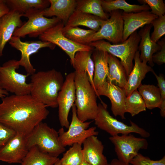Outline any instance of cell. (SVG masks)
Segmentation results:
<instances>
[{"instance_id":"obj_1","label":"cell","mask_w":165,"mask_h":165,"mask_svg":"<svg viewBox=\"0 0 165 165\" xmlns=\"http://www.w3.org/2000/svg\"><path fill=\"white\" fill-rule=\"evenodd\" d=\"M47 107L30 94L8 95L0 103V123L26 136L47 118Z\"/></svg>"},{"instance_id":"obj_2","label":"cell","mask_w":165,"mask_h":165,"mask_svg":"<svg viewBox=\"0 0 165 165\" xmlns=\"http://www.w3.org/2000/svg\"><path fill=\"white\" fill-rule=\"evenodd\" d=\"M30 94L39 102L52 108L57 107V99L64 80L61 73L54 69L31 75Z\"/></svg>"},{"instance_id":"obj_3","label":"cell","mask_w":165,"mask_h":165,"mask_svg":"<svg viewBox=\"0 0 165 165\" xmlns=\"http://www.w3.org/2000/svg\"><path fill=\"white\" fill-rule=\"evenodd\" d=\"M75 72L76 99L74 103L78 118L82 122L94 120L98 112L96 92L85 72Z\"/></svg>"},{"instance_id":"obj_4","label":"cell","mask_w":165,"mask_h":165,"mask_svg":"<svg viewBox=\"0 0 165 165\" xmlns=\"http://www.w3.org/2000/svg\"><path fill=\"white\" fill-rule=\"evenodd\" d=\"M26 141L28 149L36 146L41 152L55 157L66 150L61 143L58 132L42 122L26 136Z\"/></svg>"},{"instance_id":"obj_5","label":"cell","mask_w":165,"mask_h":165,"mask_svg":"<svg viewBox=\"0 0 165 165\" xmlns=\"http://www.w3.org/2000/svg\"><path fill=\"white\" fill-rule=\"evenodd\" d=\"M140 39L136 31L126 41L119 44H113L101 40L90 42L87 45L96 49L106 51L119 58L128 77L134 66L133 61L136 53L138 50Z\"/></svg>"},{"instance_id":"obj_6","label":"cell","mask_w":165,"mask_h":165,"mask_svg":"<svg viewBox=\"0 0 165 165\" xmlns=\"http://www.w3.org/2000/svg\"><path fill=\"white\" fill-rule=\"evenodd\" d=\"M98 106L97 114L94 120L95 124L111 136L135 133L144 138L150 137L149 132L132 121H130V125H128L114 118L108 111L107 105L103 101Z\"/></svg>"},{"instance_id":"obj_7","label":"cell","mask_w":165,"mask_h":165,"mask_svg":"<svg viewBox=\"0 0 165 165\" xmlns=\"http://www.w3.org/2000/svg\"><path fill=\"white\" fill-rule=\"evenodd\" d=\"M20 66L18 61L15 59L9 60L0 66V87L17 95L30 94L31 85L27 82L30 75L17 72L16 70Z\"/></svg>"},{"instance_id":"obj_8","label":"cell","mask_w":165,"mask_h":165,"mask_svg":"<svg viewBox=\"0 0 165 165\" xmlns=\"http://www.w3.org/2000/svg\"><path fill=\"white\" fill-rule=\"evenodd\" d=\"M43 9H33L23 14L28 21L15 30L13 36L24 38L27 35L30 37H38L49 29L61 21L56 17L48 18L43 15Z\"/></svg>"},{"instance_id":"obj_9","label":"cell","mask_w":165,"mask_h":165,"mask_svg":"<svg viewBox=\"0 0 165 165\" xmlns=\"http://www.w3.org/2000/svg\"><path fill=\"white\" fill-rule=\"evenodd\" d=\"M72 108V119L68 130L65 131L62 127L58 131L61 143L64 147L75 143L82 145L88 138L98 134V132L96 130V127L88 128L92 121L84 122L78 118L75 104Z\"/></svg>"},{"instance_id":"obj_10","label":"cell","mask_w":165,"mask_h":165,"mask_svg":"<svg viewBox=\"0 0 165 165\" xmlns=\"http://www.w3.org/2000/svg\"><path fill=\"white\" fill-rule=\"evenodd\" d=\"M109 140L114 146L117 159L126 163H130L140 150L148 147L145 138L136 137L131 134L111 136Z\"/></svg>"},{"instance_id":"obj_11","label":"cell","mask_w":165,"mask_h":165,"mask_svg":"<svg viewBox=\"0 0 165 165\" xmlns=\"http://www.w3.org/2000/svg\"><path fill=\"white\" fill-rule=\"evenodd\" d=\"M121 10H116L110 13L109 17L105 20L100 29L85 41L84 44L97 41L106 39L113 44L123 42V21Z\"/></svg>"},{"instance_id":"obj_12","label":"cell","mask_w":165,"mask_h":165,"mask_svg":"<svg viewBox=\"0 0 165 165\" xmlns=\"http://www.w3.org/2000/svg\"><path fill=\"white\" fill-rule=\"evenodd\" d=\"M64 26V24L61 21L40 35L38 38L41 41L49 42L59 46L69 57L72 65L76 52L92 50L93 48L87 45L75 42L66 38L62 32Z\"/></svg>"},{"instance_id":"obj_13","label":"cell","mask_w":165,"mask_h":165,"mask_svg":"<svg viewBox=\"0 0 165 165\" xmlns=\"http://www.w3.org/2000/svg\"><path fill=\"white\" fill-rule=\"evenodd\" d=\"M75 76V72L67 75L57 99L60 125L67 128H68L70 124L68 119L69 112L76 99Z\"/></svg>"},{"instance_id":"obj_14","label":"cell","mask_w":165,"mask_h":165,"mask_svg":"<svg viewBox=\"0 0 165 165\" xmlns=\"http://www.w3.org/2000/svg\"><path fill=\"white\" fill-rule=\"evenodd\" d=\"M8 42L12 47L20 52L21 57L18 61V64L30 75L36 72V69L30 61L31 56L37 53L41 49L48 47L53 50L56 46L50 42L40 40L24 42L21 40L20 38L14 36L12 37Z\"/></svg>"},{"instance_id":"obj_15","label":"cell","mask_w":165,"mask_h":165,"mask_svg":"<svg viewBox=\"0 0 165 165\" xmlns=\"http://www.w3.org/2000/svg\"><path fill=\"white\" fill-rule=\"evenodd\" d=\"M26 136L17 133L0 148V161L8 163H20L28 152Z\"/></svg>"},{"instance_id":"obj_16","label":"cell","mask_w":165,"mask_h":165,"mask_svg":"<svg viewBox=\"0 0 165 165\" xmlns=\"http://www.w3.org/2000/svg\"><path fill=\"white\" fill-rule=\"evenodd\" d=\"M97 97L104 96L110 99L111 110L115 116H120L126 119L125 100L126 97L123 89L106 81L103 85L96 90Z\"/></svg>"},{"instance_id":"obj_17","label":"cell","mask_w":165,"mask_h":165,"mask_svg":"<svg viewBox=\"0 0 165 165\" xmlns=\"http://www.w3.org/2000/svg\"><path fill=\"white\" fill-rule=\"evenodd\" d=\"M122 17L123 21V42L138 29L151 24L158 16L149 10H146L138 13L123 12Z\"/></svg>"},{"instance_id":"obj_18","label":"cell","mask_w":165,"mask_h":165,"mask_svg":"<svg viewBox=\"0 0 165 165\" xmlns=\"http://www.w3.org/2000/svg\"><path fill=\"white\" fill-rule=\"evenodd\" d=\"M23 14L15 10H10L0 18V57L6 43L9 42L16 29L23 24L21 18Z\"/></svg>"},{"instance_id":"obj_19","label":"cell","mask_w":165,"mask_h":165,"mask_svg":"<svg viewBox=\"0 0 165 165\" xmlns=\"http://www.w3.org/2000/svg\"><path fill=\"white\" fill-rule=\"evenodd\" d=\"M82 145L84 160L92 165H107L108 163L103 154L104 145L97 136L88 138Z\"/></svg>"},{"instance_id":"obj_20","label":"cell","mask_w":165,"mask_h":165,"mask_svg":"<svg viewBox=\"0 0 165 165\" xmlns=\"http://www.w3.org/2000/svg\"><path fill=\"white\" fill-rule=\"evenodd\" d=\"M152 27L151 24L146 25L138 32L141 38L138 47V51L141 52L140 59L143 62L148 63L152 67L154 65L152 56L161 49L160 45L153 42L151 38L150 31Z\"/></svg>"},{"instance_id":"obj_21","label":"cell","mask_w":165,"mask_h":165,"mask_svg":"<svg viewBox=\"0 0 165 165\" xmlns=\"http://www.w3.org/2000/svg\"><path fill=\"white\" fill-rule=\"evenodd\" d=\"M134 60V64L127 77L126 86L123 89L126 97L137 90L147 73L154 71L152 67L141 61L138 50L136 53Z\"/></svg>"},{"instance_id":"obj_22","label":"cell","mask_w":165,"mask_h":165,"mask_svg":"<svg viewBox=\"0 0 165 165\" xmlns=\"http://www.w3.org/2000/svg\"><path fill=\"white\" fill-rule=\"evenodd\" d=\"M50 6L43 10L46 17L55 16L65 25L75 10L76 0H48Z\"/></svg>"},{"instance_id":"obj_23","label":"cell","mask_w":165,"mask_h":165,"mask_svg":"<svg viewBox=\"0 0 165 165\" xmlns=\"http://www.w3.org/2000/svg\"><path fill=\"white\" fill-rule=\"evenodd\" d=\"M94 50L93 52V60L94 64L93 83L96 90L106 81L109 72L108 62V53L95 49Z\"/></svg>"},{"instance_id":"obj_24","label":"cell","mask_w":165,"mask_h":165,"mask_svg":"<svg viewBox=\"0 0 165 165\" xmlns=\"http://www.w3.org/2000/svg\"><path fill=\"white\" fill-rule=\"evenodd\" d=\"M105 20L96 16L75 10L64 26L67 27L84 26L97 32L100 29Z\"/></svg>"},{"instance_id":"obj_25","label":"cell","mask_w":165,"mask_h":165,"mask_svg":"<svg viewBox=\"0 0 165 165\" xmlns=\"http://www.w3.org/2000/svg\"><path fill=\"white\" fill-rule=\"evenodd\" d=\"M108 62L109 72L106 81L124 89L127 77L120 61L117 57L108 53Z\"/></svg>"},{"instance_id":"obj_26","label":"cell","mask_w":165,"mask_h":165,"mask_svg":"<svg viewBox=\"0 0 165 165\" xmlns=\"http://www.w3.org/2000/svg\"><path fill=\"white\" fill-rule=\"evenodd\" d=\"M92 52V50L77 52L75 55L72 65L75 70V72H85L87 73L89 81L97 94L93 83L94 64L91 57Z\"/></svg>"},{"instance_id":"obj_27","label":"cell","mask_w":165,"mask_h":165,"mask_svg":"<svg viewBox=\"0 0 165 165\" xmlns=\"http://www.w3.org/2000/svg\"><path fill=\"white\" fill-rule=\"evenodd\" d=\"M101 6L104 12L107 13L116 10H123L126 13H138L149 10L150 9L146 4H131L125 0H101Z\"/></svg>"},{"instance_id":"obj_28","label":"cell","mask_w":165,"mask_h":165,"mask_svg":"<svg viewBox=\"0 0 165 165\" xmlns=\"http://www.w3.org/2000/svg\"><path fill=\"white\" fill-rule=\"evenodd\" d=\"M59 159L43 153L34 146L29 149L20 165H53Z\"/></svg>"},{"instance_id":"obj_29","label":"cell","mask_w":165,"mask_h":165,"mask_svg":"<svg viewBox=\"0 0 165 165\" xmlns=\"http://www.w3.org/2000/svg\"><path fill=\"white\" fill-rule=\"evenodd\" d=\"M138 89L146 108L151 110L159 108L161 99L160 91L158 87L153 85L141 84Z\"/></svg>"},{"instance_id":"obj_30","label":"cell","mask_w":165,"mask_h":165,"mask_svg":"<svg viewBox=\"0 0 165 165\" xmlns=\"http://www.w3.org/2000/svg\"><path fill=\"white\" fill-rule=\"evenodd\" d=\"M10 10H15L24 14L33 9H44L50 3L46 0H5Z\"/></svg>"},{"instance_id":"obj_31","label":"cell","mask_w":165,"mask_h":165,"mask_svg":"<svg viewBox=\"0 0 165 165\" xmlns=\"http://www.w3.org/2000/svg\"><path fill=\"white\" fill-rule=\"evenodd\" d=\"M75 10L96 16L105 20L110 16L103 9L101 0H76Z\"/></svg>"},{"instance_id":"obj_32","label":"cell","mask_w":165,"mask_h":165,"mask_svg":"<svg viewBox=\"0 0 165 165\" xmlns=\"http://www.w3.org/2000/svg\"><path fill=\"white\" fill-rule=\"evenodd\" d=\"M125 104L126 112L130 113L132 116L146 110L144 101L137 90L126 97Z\"/></svg>"},{"instance_id":"obj_33","label":"cell","mask_w":165,"mask_h":165,"mask_svg":"<svg viewBox=\"0 0 165 165\" xmlns=\"http://www.w3.org/2000/svg\"><path fill=\"white\" fill-rule=\"evenodd\" d=\"M63 35L75 42L84 44L86 40L96 32L92 30H86L78 27H64L62 30Z\"/></svg>"},{"instance_id":"obj_34","label":"cell","mask_w":165,"mask_h":165,"mask_svg":"<svg viewBox=\"0 0 165 165\" xmlns=\"http://www.w3.org/2000/svg\"><path fill=\"white\" fill-rule=\"evenodd\" d=\"M81 144L75 143L72 145L60 159L61 164L80 165L83 160L82 149Z\"/></svg>"},{"instance_id":"obj_35","label":"cell","mask_w":165,"mask_h":165,"mask_svg":"<svg viewBox=\"0 0 165 165\" xmlns=\"http://www.w3.org/2000/svg\"><path fill=\"white\" fill-rule=\"evenodd\" d=\"M151 24L154 30L150 35L151 38L153 42L157 43L165 34V15L158 17Z\"/></svg>"},{"instance_id":"obj_36","label":"cell","mask_w":165,"mask_h":165,"mask_svg":"<svg viewBox=\"0 0 165 165\" xmlns=\"http://www.w3.org/2000/svg\"><path fill=\"white\" fill-rule=\"evenodd\" d=\"M138 1L143 4L148 5L151 10V12L158 17L165 15V4L163 0H139Z\"/></svg>"},{"instance_id":"obj_37","label":"cell","mask_w":165,"mask_h":165,"mask_svg":"<svg viewBox=\"0 0 165 165\" xmlns=\"http://www.w3.org/2000/svg\"><path fill=\"white\" fill-rule=\"evenodd\" d=\"M130 163L131 165H165V156L159 160H154L139 153Z\"/></svg>"},{"instance_id":"obj_38","label":"cell","mask_w":165,"mask_h":165,"mask_svg":"<svg viewBox=\"0 0 165 165\" xmlns=\"http://www.w3.org/2000/svg\"><path fill=\"white\" fill-rule=\"evenodd\" d=\"M16 133L12 129L0 123V148L5 145Z\"/></svg>"},{"instance_id":"obj_39","label":"cell","mask_w":165,"mask_h":165,"mask_svg":"<svg viewBox=\"0 0 165 165\" xmlns=\"http://www.w3.org/2000/svg\"><path fill=\"white\" fill-rule=\"evenodd\" d=\"M157 43L160 46L161 49L153 55L152 60L154 63H155L158 65H161L165 63V38L159 41Z\"/></svg>"},{"instance_id":"obj_40","label":"cell","mask_w":165,"mask_h":165,"mask_svg":"<svg viewBox=\"0 0 165 165\" xmlns=\"http://www.w3.org/2000/svg\"><path fill=\"white\" fill-rule=\"evenodd\" d=\"M156 77L160 93L161 99L160 105H165V80L164 75L162 74L157 75L153 71L152 72Z\"/></svg>"},{"instance_id":"obj_41","label":"cell","mask_w":165,"mask_h":165,"mask_svg":"<svg viewBox=\"0 0 165 165\" xmlns=\"http://www.w3.org/2000/svg\"><path fill=\"white\" fill-rule=\"evenodd\" d=\"M10 11L6 3L5 0H0V18Z\"/></svg>"},{"instance_id":"obj_42","label":"cell","mask_w":165,"mask_h":165,"mask_svg":"<svg viewBox=\"0 0 165 165\" xmlns=\"http://www.w3.org/2000/svg\"><path fill=\"white\" fill-rule=\"evenodd\" d=\"M110 164L111 165H131L130 163L123 162L116 158L112 159Z\"/></svg>"},{"instance_id":"obj_43","label":"cell","mask_w":165,"mask_h":165,"mask_svg":"<svg viewBox=\"0 0 165 165\" xmlns=\"http://www.w3.org/2000/svg\"><path fill=\"white\" fill-rule=\"evenodd\" d=\"M9 93L0 87V98L2 99L8 96Z\"/></svg>"},{"instance_id":"obj_44","label":"cell","mask_w":165,"mask_h":165,"mask_svg":"<svg viewBox=\"0 0 165 165\" xmlns=\"http://www.w3.org/2000/svg\"><path fill=\"white\" fill-rule=\"evenodd\" d=\"M80 165H92L90 163L87 162L85 160H83L82 162Z\"/></svg>"},{"instance_id":"obj_45","label":"cell","mask_w":165,"mask_h":165,"mask_svg":"<svg viewBox=\"0 0 165 165\" xmlns=\"http://www.w3.org/2000/svg\"><path fill=\"white\" fill-rule=\"evenodd\" d=\"M61 162L60 159H59L53 165H61Z\"/></svg>"},{"instance_id":"obj_46","label":"cell","mask_w":165,"mask_h":165,"mask_svg":"<svg viewBox=\"0 0 165 165\" xmlns=\"http://www.w3.org/2000/svg\"><path fill=\"white\" fill-rule=\"evenodd\" d=\"M107 165H111L110 163H108Z\"/></svg>"},{"instance_id":"obj_47","label":"cell","mask_w":165,"mask_h":165,"mask_svg":"<svg viewBox=\"0 0 165 165\" xmlns=\"http://www.w3.org/2000/svg\"><path fill=\"white\" fill-rule=\"evenodd\" d=\"M61 165H63V164H61Z\"/></svg>"}]
</instances>
